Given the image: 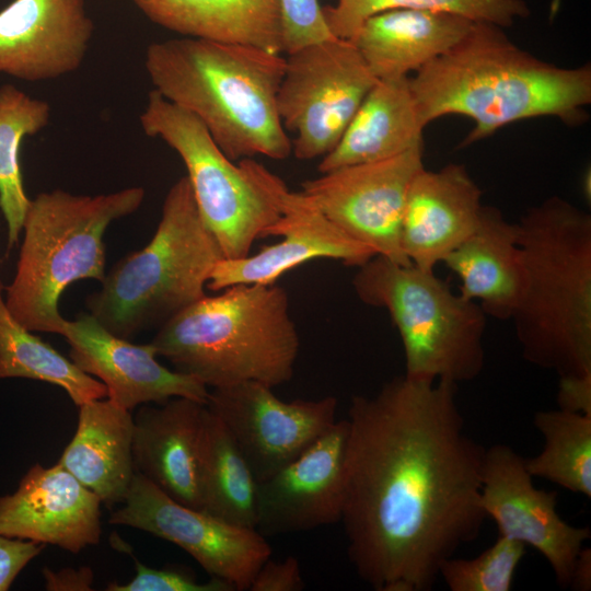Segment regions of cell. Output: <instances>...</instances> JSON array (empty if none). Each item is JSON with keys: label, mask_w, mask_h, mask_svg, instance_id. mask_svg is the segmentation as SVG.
Instances as JSON below:
<instances>
[{"label": "cell", "mask_w": 591, "mask_h": 591, "mask_svg": "<svg viewBox=\"0 0 591 591\" xmlns=\"http://www.w3.org/2000/svg\"><path fill=\"white\" fill-rule=\"evenodd\" d=\"M456 385L404 374L351 398L340 522L375 591L430 590L483 529L486 449L465 430Z\"/></svg>", "instance_id": "6da1fadb"}, {"label": "cell", "mask_w": 591, "mask_h": 591, "mask_svg": "<svg viewBox=\"0 0 591 591\" xmlns=\"http://www.w3.org/2000/svg\"><path fill=\"white\" fill-rule=\"evenodd\" d=\"M425 126L463 115L474 128L460 147L524 119L552 116L570 127L588 120L591 67L563 68L514 45L502 27L474 22L447 53L409 77Z\"/></svg>", "instance_id": "7a4b0ae2"}, {"label": "cell", "mask_w": 591, "mask_h": 591, "mask_svg": "<svg viewBox=\"0 0 591 591\" xmlns=\"http://www.w3.org/2000/svg\"><path fill=\"white\" fill-rule=\"evenodd\" d=\"M285 67L281 54L194 37L152 43L144 59L153 90L195 115L234 162L292 152L277 108Z\"/></svg>", "instance_id": "3957f363"}, {"label": "cell", "mask_w": 591, "mask_h": 591, "mask_svg": "<svg viewBox=\"0 0 591 591\" xmlns=\"http://www.w3.org/2000/svg\"><path fill=\"white\" fill-rule=\"evenodd\" d=\"M524 283L512 317L523 358L591 375V216L552 196L517 222Z\"/></svg>", "instance_id": "277c9868"}, {"label": "cell", "mask_w": 591, "mask_h": 591, "mask_svg": "<svg viewBox=\"0 0 591 591\" xmlns=\"http://www.w3.org/2000/svg\"><path fill=\"white\" fill-rule=\"evenodd\" d=\"M220 291L158 328L150 341L158 356L208 389L250 381L274 389L290 381L300 337L287 291L277 282Z\"/></svg>", "instance_id": "5b68a950"}, {"label": "cell", "mask_w": 591, "mask_h": 591, "mask_svg": "<svg viewBox=\"0 0 591 591\" xmlns=\"http://www.w3.org/2000/svg\"><path fill=\"white\" fill-rule=\"evenodd\" d=\"M144 195L142 187L96 196L57 188L31 199L15 274L4 286L12 316L31 332L61 335L62 292L78 280L104 279L105 231L113 221L137 211Z\"/></svg>", "instance_id": "8992f818"}, {"label": "cell", "mask_w": 591, "mask_h": 591, "mask_svg": "<svg viewBox=\"0 0 591 591\" xmlns=\"http://www.w3.org/2000/svg\"><path fill=\"white\" fill-rule=\"evenodd\" d=\"M223 257L205 225L187 176L169 189L150 242L117 260L91 293L89 313L125 339L159 328L206 296L211 271Z\"/></svg>", "instance_id": "52a82bcc"}, {"label": "cell", "mask_w": 591, "mask_h": 591, "mask_svg": "<svg viewBox=\"0 0 591 591\" xmlns=\"http://www.w3.org/2000/svg\"><path fill=\"white\" fill-rule=\"evenodd\" d=\"M351 282L364 304L387 311L402 341L406 376L457 384L482 373L487 315L434 270L375 255Z\"/></svg>", "instance_id": "ba28073f"}, {"label": "cell", "mask_w": 591, "mask_h": 591, "mask_svg": "<svg viewBox=\"0 0 591 591\" xmlns=\"http://www.w3.org/2000/svg\"><path fill=\"white\" fill-rule=\"evenodd\" d=\"M139 120L148 137L161 139L182 159L200 217L223 257L251 254L254 242L265 237L279 217L275 205L223 153L195 115L155 90L149 93Z\"/></svg>", "instance_id": "9c48e42d"}, {"label": "cell", "mask_w": 591, "mask_h": 591, "mask_svg": "<svg viewBox=\"0 0 591 591\" xmlns=\"http://www.w3.org/2000/svg\"><path fill=\"white\" fill-rule=\"evenodd\" d=\"M376 81L349 39L287 54L277 108L285 129L296 135L294 157L312 160L331 152Z\"/></svg>", "instance_id": "30bf717a"}, {"label": "cell", "mask_w": 591, "mask_h": 591, "mask_svg": "<svg viewBox=\"0 0 591 591\" xmlns=\"http://www.w3.org/2000/svg\"><path fill=\"white\" fill-rule=\"evenodd\" d=\"M239 164L279 211L265 236L282 239L255 254L219 260L208 280L209 290L239 283H276L285 273L316 258L336 259L358 268L376 255L343 232L301 190H290L259 162L243 159Z\"/></svg>", "instance_id": "8fae6325"}, {"label": "cell", "mask_w": 591, "mask_h": 591, "mask_svg": "<svg viewBox=\"0 0 591 591\" xmlns=\"http://www.w3.org/2000/svg\"><path fill=\"white\" fill-rule=\"evenodd\" d=\"M108 522L166 540L210 575L245 591L271 547L255 529L242 528L185 506L136 472L128 494Z\"/></svg>", "instance_id": "7c38bea8"}, {"label": "cell", "mask_w": 591, "mask_h": 591, "mask_svg": "<svg viewBox=\"0 0 591 591\" xmlns=\"http://www.w3.org/2000/svg\"><path fill=\"white\" fill-rule=\"evenodd\" d=\"M422 146L399 155L321 173L301 192L343 232L376 255L412 264L401 243L407 193L422 169Z\"/></svg>", "instance_id": "4fadbf2b"}, {"label": "cell", "mask_w": 591, "mask_h": 591, "mask_svg": "<svg viewBox=\"0 0 591 591\" xmlns=\"http://www.w3.org/2000/svg\"><path fill=\"white\" fill-rule=\"evenodd\" d=\"M206 406L228 429L259 483L294 461L334 425L337 399L286 402L273 387L250 381L211 389Z\"/></svg>", "instance_id": "5bb4252c"}, {"label": "cell", "mask_w": 591, "mask_h": 591, "mask_svg": "<svg viewBox=\"0 0 591 591\" xmlns=\"http://www.w3.org/2000/svg\"><path fill=\"white\" fill-rule=\"evenodd\" d=\"M533 478L525 457L508 444H494L485 452L479 503L498 535L535 548L558 586L567 588L591 532L567 523L556 509L557 493L535 487Z\"/></svg>", "instance_id": "9a60e30c"}, {"label": "cell", "mask_w": 591, "mask_h": 591, "mask_svg": "<svg viewBox=\"0 0 591 591\" xmlns=\"http://www.w3.org/2000/svg\"><path fill=\"white\" fill-rule=\"evenodd\" d=\"M347 437V419L336 420L294 461L257 483L259 534H290L340 521Z\"/></svg>", "instance_id": "2e32d148"}, {"label": "cell", "mask_w": 591, "mask_h": 591, "mask_svg": "<svg viewBox=\"0 0 591 591\" xmlns=\"http://www.w3.org/2000/svg\"><path fill=\"white\" fill-rule=\"evenodd\" d=\"M61 336L70 346V360L97 378L106 387L107 398L125 409L161 404L172 397L207 402L208 387L190 375L162 366L150 343L137 345L120 338L90 313L66 320Z\"/></svg>", "instance_id": "e0dca14e"}, {"label": "cell", "mask_w": 591, "mask_h": 591, "mask_svg": "<svg viewBox=\"0 0 591 591\" xmlns=\"http://www.w3.org/2000/svg\"><path fill=\"white\" fill-rule=\"evenodd\" d=\"M94 34L85 0H13L0 11V73L37 82L77 71Z\"/></svg>", "instance_id": "ac0fdd59"}, {"label": "cell", "mask_w": 591, "mask_h": 591, "mask_svg": "<svg viewBox=\"0 0 591 591\" xmlns=\"http://www.w3.org/2000/svg\"><path fill=\"white\" fill-rule=\"evenodd\" d=\"M101 499L58 462L32 466L0 497V534L78 554L100 543Z\"/></svg>", "instance_id": "d6986e66"}, {"label": "cell", "mask_w": 591, "mask_h": 591, "mask_svg": "<svg viewBox=\"0 0 591 591\" xmlns=\"http://www.w3.org/2000/svg\"><path fill=\"white\" fill-rule=\"evenodd\" d=\"M483 192L463 164L440 170L422 167L409 186L401 230V243L415 266L434 267L477 227Z\"/></svg>", "instance_id": "ffe728a7"}, {"label": "cell", "mask_w": 591, "mask_h": 591, "mask_svg": "<svg viewBox=\"0 0 591 591\" xmlns=\"http://www.w3.org/2000/svg\"><path fill=\"white\" fill-rule=\"evenodd\" d=\"M206 404L188 397L141 406L134 416L135 470L174 500L201 508L200 459Z\"/></svg>", "instance_id": "44dd1931"}, {"label": "cell", "mask_w": 591, "mask_h": 591, "mask_svg": "<svg viewBox=\"0 0 591 591\" xmlns=\"http://www.w3.org/2000/svg\"><path fill=\"white\" fill-rule=\"evenodd\" d=\"M517 222L484 206L476 229L442 262L460 280L459 293L487 316L510 320L520 301L524 269Z\"/></svg>", "instance_id": "7402d4cb"}, {"label": "cell", "mask_w": 591, "mask_h": 591, "mask_svg": "<svg viewBox=\"0 0 591 591\" xmlns=\"http://www.w3.org/2000/svg\"><path fill=\"white\" fill-rule=\"evenodd\" d=\"M473 23L448 12L393 9L369 16L349 40L378 80H394L442 56Z\"/></svg>", "instance_id": "603a6c76"}, {"label": "cell", "mask_w": 591, "mask_h": 591, "mask_svg": "<svg viewBox=\"0 0 591 591\" xmlns=\"http://www.w3.org/2000/svg\"><path fill=\"white\" fill-rule=\"evenodd\" d=\"M134 416L111 399L79 405L77 430L58 463L106 507L120 505L136 474Z\"/></svg>", "instance_id": "cb8c5ba5"}, {"label": "cell", "mask_w": 591, "mask_h": 591, "mask_svg": "<svg viewBox=\"0 0 591 591\" xmlns=\"http://www.w3.org/2000/svg\"><path fill=\"white\" fill-rule=\"evenodd\" d=\"M425 127L409 77L378 80L336 147L322 158L318 171L386 160L421 147Z\"/></svg>", "instance_id": "d4e9b609"}, {"label": "cell", "mask_w": 591, "mask_h": 591, "mask_svg": "<svg viewBox=\"0 0 591 591\" xmlns=\"http://www.w3.org/2000/svg\"><path fill=\"white\" fill-rule=\"evenodd\" d=\"M153 23L220 43L283 51L277 0H132Z\"/></svg>", "instance_id": "484cf974"}, {"label": "cell", "mask_w": 591, "mask_h": 591, "mask_svg": "<svg viewBox=\"0 0 591 591\" xmlns=\"http://www.w3.org/2000/svg\"><path fill=\"white\" fill-rule=\"evenodd\" d=\"M256 488L257 482L235 441L222 421L206 406L200 459V510L228 523L255 529Z\"/></svg>", "instance_id": "4316f807"}, {"label": "cell", "mask_w": 591, "mask_h": 591, "mask_svg": "<svg viewBox=\"0 0 591 591\" xmlns=\"http://www.w3.org/2000/svg\"><path fill=\"white\" fill-rule=\"evenodd\" d=\"M22 378L61 387L77 405L107 396L105 385L21 325L4 301L0 279V380Z\"/></svg>", "instance_id": "83f0119b"}, {"label": "cell", "mask_w": 591, "mask_h": 591, "mask_svg": "<svg viewBox=\"0 0 591 591\" xmlns=\"http://www.w3.org/2000/svg\"><path fill=\"white\" fill-rule=\"evenodd\" d=\"M50 105L12 84L0 88V210L7 223L8 251L19 243L31 199L20 166V147L50 121Z\"/></svg>", "instance_id": "f1b7e54d"}, {"label": "cell", "mask_w": 591, "mask_h": 591, "mask_svg": "<svg viewBox=\"0 0 591 591\" xmlns=\"http://www.w3.org/2000/svg\"><path fill=\"white\" fill-rule=\"evenodd\" d=\"M544 438L542 451L525 459L533 477L591 498V414L564 408L540 410L533 419Z\"/></svg>", "instance_id": "f546056e"}, {"label": "cell", "mask_w": 591, "mask_h": 591, "mask_svg": "<svg viewBox=\"0 0 591 591\" xmlns=\"http://www.w3.org/2000/svg\"><path fill=\"white\" fill-rule=\"evenodd\" d=\"M393 9L448 12L500 27L530 14L523 0H337L323 7V14L334 36L351 39L369 16Z\"/></svg>", "instance_id": "4dcf8cb0"}, {"label": "cell", "mask_w": 591, "mask_h": 591, "mask_svg": "<svg viewBox=\"0 0 591 591\" xmlns=\"http://www.w3.org/2000/svg\"><path fill=\"white\" fill-rule=\"evenodd\" d=\"M525 547L498 535L491 546L475 557L447 559L439 577L451 591H510Z\"/></svg>", "instance_id": "1f68e13d"}, {"label": "cell", "mask_w": 591, "mask_h": 591, "mask_svg": "<svg viewBox=\"0 0 591 591\" xmlns=\"http://www.w3.org/2000/svg\"><path fill=\"white\" fill-rule=\"evenodd\" d=\"M283 51L333 39L318 0H277Z\"/></svg>", "instance_id": "d6a6232c"}, {"label": "cell", "mask_w": 591, "mask_h": 591, "mask_svg": "<svg viewBox=\"0 0 591 591\" xmlns=\"http://www.w3.org/2000/svg\"><path fill=\"white\" fill-rule=\"evenodd\" d=\"M136 575L127 583L112 582L108 591H235L232 584L216 577L199 582L196 577L184 569L148 567L135 560Z\"/></svg>", "instance_id": "836d02e7"}, {"label": "cell", "mask_w": 591, "mask_h": 591, "mask_svg": "<svg viewBox=\"0 0 591 591\" xmlns=\"http://www.w3.org/2000/svg\"><path fill=\"white\" fill-rule=\"evenodd\" d=\"M305 588L299 560L288 556L282 560L268 558L258 569L251 591H301Z\"/></svg>", "instance_id": "e575fe53"}, {"label": "cell", "mask_w": 591, "mask_h": 591, "mask_svg": "<svg viewBox=\"0 0 591 591\" xmlns=\"http://www.w3.org/2000/svg\"><path fill=\"white\" fill-rule=\"evenodd\" d=\"M44 547L45 544L0 534V591H7L16 576Z\"/></svg>", "instance_id": "d590c367"}, {"label": "cell", "mask_w": 591, "mask_h": 591, "mask_svg": "<svg viewBox=\"0 0 591 591\" xmlns=\"http://www.w3.org/2000/svg\"><path fill=\"white\" fill-rule=\"evenodd\" d=\"M559 408L591 414V375L559 378Z\"/></svg>", "instance_id": "8d00e7d4"}, {"label": "cell", "mask_w": 591, "mask_h": 591, "mask_svg": "<svg viewBox=\"0 0 591 591\" xmlns=\"http://www.w3.org/2000/svg\"><path fill=\"white\" fill-rule=\"evenodd\" d=\"M569 588L578 591L591 589V551L583 547L576 560Z\"/></svg>", "instance_id": "74e56055"}]
</instances>
